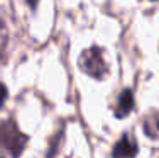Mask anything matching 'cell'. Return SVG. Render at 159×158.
<instances>
[{"label":"cell","mask_w":159,"mask_h":158,"mask_svg":"<svg viewBox=\"0 0 159 158\" xmlns=\"http://www.w3.org/2000/svg\"><path fill=\"white\" fill-rule=\"evenodd\" d=\"M144 133L151 140H159V112H154L144 119Z\"/></svg>","instance_id":"cell-5"},{"label":"cell","mask_w":159,"mask_h":158,"mask_svg":"<svg viewBox=\"0 0 159 158\" xmlns=\"http://www.w3.org/2000/svg\"><path fill=\"white\" fill-rule=\"evenodd\" d=\"M78 65L86 75H90V77H93V78H98V80L103 78L105 75L108 73V66H107V63L103 61V51L97 46L83 51L81 56H80Z\"/></svg>","instance_id":"cell-2"},{"label":"cell","mask_w":159,"mask_h":158,"mask_svg":"<svg viewBox=\"0 0 159 158\" xmlns=\"http://www.w3.org/2000/svg\"><path fill=\"white\" fill-rule=\"evenodd\" d=\"M27 3L31 5V9H36V5H37V0H27Z\"/></svg>","instance_id":"cell-7"},{"label":"cell","mask_w":159,"mask_h":158,"mask_svg":"<svg viewBox=\"0 0 159 158\" xmlns=\"http://www.w3.org/2000/svg\"><path fill=\"white\" fill-rule=\"evenodd\" d=\"M5 99H7V89H5V85H3V84H0V107L3 105Z\"/></svg>","instance_id":"cell-6"},{"label":"cell","mask_w":159,"mask_h":158,"mask_svg":"<svg viewBox=\"0 0 159 158\" xmlns=\"http://www.w3.org/2000/svg\"><path fill=\"white\" fill-rule=\"evenodd\" d=\"M139 151V146L137 141L132 134H122L119 141L115 143L113 146V151H112V158H134Z\"/></svg>","instance_id":"cell-3"},{"label":"cell","mask_w":159,"mask_h":158,"mask_svg":"<svg viewBox=\"0 0 159 158\" xmlns=\"http://www.w3.org/2000/svg\"><path fill=\"white\" fill-rule=\"evenodd\" d=\"M134 107V95H132L130 90H124L119 95V100H117V107H115V116L117 117H125L129 112Z\"/></svg>","instance_id":"cell-4"},{"label":"cell","mask_w":159,"mask_h":158,"mask_svg":"<svg viewBox=\"0 0 159 158\" xmlns=\"http://www.w3.org/2000/svg\"><path fill=\"white\" fill-rule=\"evenodd\" d=\"M27 145V136L19 131L14 119L0 122V151H3L9 156H20Z\"/></svg>","instance_id":"cell-1"}]
</instances>
